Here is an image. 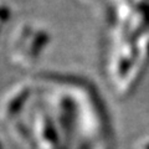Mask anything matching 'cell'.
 I'll return each instance as SVG.
<instances>
[{"mask_svg":"<svg viewBox=\"0 0 149 149\" xmlns=\"http://www.w3.org/2000/svg\"><path fill=\"white\" fill-rule=\"evenodd\" d=\"M82 1H91V0H82Z\"/></svg>","mask_w":149,"mask_h":149,"instance_id":"cell-2","label":"cell"},{"mask_svg":"<svg viewBox=\"0 0 149 149\" xmlns=\"http://www.w3.org/2000/svg\"><path fill=\"white\" fill-rule=\"evenodd\" d=\"M49 41L50 34L46 30L29 25L26 22L19 25L16 31L14 32L10 47L11 62L22 68L32 66Z\"/></svg>","mask_w":149,"mask_h":149,"instance_id":"cell-1","label":"cell"}]
</instances>
